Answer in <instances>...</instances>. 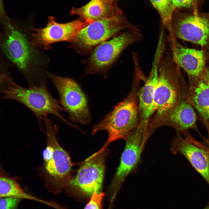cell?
Masks as SVG:
<instances>
[{
  "label": "cell",
  "instance_id": "484cf974",
  "mask_svg": "<svg viewBox=\"0 0 209 209\" xmlns=\"http://www.w3.org/2000/svg\"><path fill=\"white\" fill-rule=\"evenodd\" d=\"M203 209H209V203L207 206Z\"/></svg>",
  "mask_w": 209,
  "mask_h": 209
},
{
  "label": "cell",
  "instance_id": "52a82bcc",
  "mask_svg": "<svg viewBox=\"0 0 209 209\" xmlns=\"http://www.w3.org/2000/svg\"><path fill=\"white\" fill-rule=\"evenodd\" d=\"M59 95L61 104L74 122L86 125L91 120L88 100L80 85L74 80L47 73Z\"/></svg>",
  "mask_w": 209,
  "mask_h": 209
},
{
  "label": "cell",
  "instance_id": "e0dca14e",
  "mask_svg": "<svg viewBox=\"0 0 209 209\" xmlns=\"http://www.w3.org/2000/svg\"><path fill=\"white\" fill-rule=\"evenodd\" d=\"M122 12L117 6L100 0H91L79 8H73L71 14L92 21L122 15Z\"/></svg>",
  "mask_w": 209,
  "mask_h": 209
},
{
  "label": "cell",
  "instance_id": "7c38bea8",
  "mask_svg": "<svg viewBox=\"0 0 209 209\" xmlns=\"http://www.w3.org/2000/svg\"><path fill=\"white\" fill-rule=\"evenodd\" d=\"M169 34L209 49V17L196 14H173Z\"/></svg>",
  "mask_w": 209,
  "mask_h": 209
},
{
  "label": "cell",
  "instance_id": "6da1fadb",
  "mask_svg": "<svg viewBox=\"0 0 209 209\" xmlns=\"http://www.w3.org/2000/svg\"><path fill=\"white\" fill-rule=\"evenodd\" d=\"M0 91L5 99L17 101L28 108L34 114L42 129L44 118L52 115L70 125H75L61 114L65 111L60 100L53 98L46 85L23 87L9 75L3 73L0 77Z\"/></svg>",
  "mask_w": 209,
  "mask_h": 209
},
{
  "label": "cell",
  "instance_id": "4316f807",
  "mask_svg": "<svg viewBox=\"0 0 209 209\" xmlns=\"http://www.w3.org/2000/svg\"><path fill=\"white\" fill-rule=\"evenodd\" d=\"M168 1L171 3L172 4V0H167Z\"/></svg>",
  "mask_w": 209,
  "mask_h": 209
},
{
  "label": "cell",
  "instance_id": "cb8c5ba5",
  "mask_svg": "<svg viewBox=\"0 0 209 209\" xmlns=\"http://www.w3.org/2000/svg\"><path fill=\"white\" fill-rule=\"evenodd\" d=\"M104 2L114 5H117V0H100Z\"/></svg>",
  "mask_w": 209,
  "mask_h": 209
},
{
  "label": "cell",
  "instance_id": "ffe728a7",
  "mask_svg": "<svg viewBox=\"0 0 209 209\" xmlns=\"http://www.w3.org/2000/svg\"><path fill=\"white\" fill-rule=\"evenodd\" d=\"M104 195L102 192L94 193L84 209H102V201Z\"/></svg>",
  "mask_w": 209,
  "mask_h": 209
},
{
  "label": "cell",
  "instance_id": "603a6c76",
  "mask_svg": "<svg viewBox=\"0 0 209 209\" xmlns=\"http://www.w3.org/2000/svg\"><path fill=\"white\" fill-rule=\"evenodd\" d=\"M200 79L205 83L209 85V66L206 67Z\"/></svg>",
  "mask_w": 209,
  "mask_h": 209
},
{
  "label": "cell",
  "instance_id": "30bf717a",
  "mask_svg": "<svg viewBox=\"0 0 209 209\" xmlns=\"http://www.w3.org/2000/svg\"><path fill=\"white\" fill-rule=\"evenodd\" d=\"M150 136L147 130L138 127L125 139V147L120 164L109 187L111 196H116L127 176L137 170L146 143Z\"/></svg>",
  "mask_w": 209,
  "mask_h": 209
},
{
  "label": "cell",
  "instance_id": "ac0fdd59",
  "mask_svg": "<svg viewBox=\"0 0 209 209\" xmlns=\"http://www.w3.org/2000/svg\"><path fill=\"white\" fill-rule=\"evenodd\" d=\"M190 82L186 98L207 126L209 125V85L200 79Z\"/></svg>",
  "mask_w": 209,
  "mask_h": 209
},
{
  "label": "cell",
  "instance_id": "83f0119b",
  "mask_svg": "<svg viewBox=\"0 0 209 209\" xmlns=\"http://www.w3.org/2000/svg\"><path fill=\"white\" fill-rule=\"evenodd\" d=\"M208 17H209V14H208Z\"/></svg>",
  "mask_w": 209,
  "mask_h": 209
},
{
  "label": "cell",
  "instance_id": "d6986e66",
  "mask_svg": "<svg viewBox=\"0 0 209 209\" xmlns=\"http://www.w3.org/2000/svg\"><path fill=\"white\" fill-rule=\"evenodd\" d=\"M161 17L163 27L169 32L173 13L172 4L167 0H150Z\"/></svg>",
  "mask_w": 209,
  "mask_h": 209
},
{
  "label": "cell",
  "instance_id": "5b68a950",
  "mask_svg": "<svg viewBox=\"0 0 209 209\" xmlns=\"http://www.w3.org/2000/svg\"><path fill=\"white\" fill-rule=\"evenodd\" d=\"M1 43L3 52L23 73L29 87L39 86L43 83L45 78L34 67L39 63L35 48L23 33L7 24L3 28Z\"/></svg>",
  "mask_w": 209,
  "mask_h": 209
},
{
  "label": "cell",
  "instance_id": "8fae6325",
  "mask_svg": "<svg viewBox=\"0 0 209 209\" xmlns=\"http://www.w3.org/2000/svg\"><path fill=\"white\" fill-rule=\"evenodd\" d=\"M93 21L79 19L65 23L57 22L50 17L44 28L33 29L30 41L34 48L45 50L51 48L53 43L62 41L74 42L80 31Z\"/></svg>",
  "mask_w": 209,
  "mask_h": 209
},
{
  "label": "cell",
  "instance_id": "8992f818",
  "mask_svg": "<svg viewBox=\"0 0 209 209\" xmlns=\"http://www.w3.org/2000/svg\"><path fill=\"white\" fill-rule=\"evenodd\" d=\"M107 154L106 149L101 148L81 163L76 174L71 177L64 188L68 195L85 201L94 193L102 192Z\"/></svg>",
  "mask_w": 209,
  "mask_h": 209
},
{
  "label": "cell",
  "instance_id": "44dd1931",
  "mask_svg": "<svg viewBox=\"0 0 209 209\" xmlns=\"http://www.w3.org/2000/svg\"><path fill=\"white\" fill-rule=\"evenodd\" d=\"M21 200L13 197L0 198V209H17Z\"/></svg>",
  "mask_w": 209,
  "mask_h": 209
},
{
  "label": "cell",
  "instance_id": "7402d4cb",
  "mask_svg": "<svg viewBox=\"0 0 209 209\" xmlns=\"http://www.w3.org/2000/svg\"><path fill=\"white\" fill-rule=\"evenodd\" d=\"M193 0H172V6L173 12L176 9L180 8H190Z\"/></svg>",
  "mask_w": 209,
  "mask_h": 209
},
{
  "label": "cell",
  "instance_id": "ba28073f",
  "mask_svg": "<svg viewBox=\"0 0 209 209\" xmlns=\"http://www.w3.org/2000/svg\"><path fill=\"white\" fill-rule=\"evenodd\" d=\"M143 38L140 32L127 30L102 42L95 48L89 57L86 74L99 73L105 75L126 48Z\"/></svg>",
  "mask_w": 209,
  "mask_h": 209
},
{
  "label": "cell",
  "instance_id": "2e32d148",
  "mask_svg": "<svg viewBox=\"0 0 209 209\" xmlns=\"http://www.w3.org/2000/svg\"><path fill=\"white\" fill-rule=\"evenodd\" d=\"M159 62L154 60L148 77L138 93V127L148 129L149 121L155 112L154 95L157 81Z\"/></svg>",
  "mask_w": 209,
  "mask_h": 209
},
{
  "label": "cell",
  "instance_id": "277c9868",
  "mask_svg": "<svg viewBox=\"0 0 209 209\" xmlns=\"http://www.w3.org/2000/svg\"><path fill=\"white\" fill-rule=\"evenodd\" d=\"M180 67L166 48L161 56L155 95V112L150 119H157L172 110L183 97V79Z\"/></svg>",
  "mask_w": 209,
  "mask_h": 209
},
{
  "label": "cell",
  "instance_id": "9c48e42d",
  "mask_svg": "<svg viewBox=\"0 0 209 209\" xmlns=\"http://www.w3.org/2000/svg\"><path fill=\"white\" fill-rule=\"evenodd\" d=\"M125 29L140 31L122 15L96 20L81 30L74 43L82 50H90Z\"/></svg>",
  "mask_w": 209,
  "mask_h": 209
},
{
  "label": "cell",
  "instance_id": "4fadbf2b",
  "mask_svg": "<svg viewBox=\"0 0 209 209\" xmlns=\"http://www.w3.org/2000/svg\"><path fill=\"white\" fill-rule=\"evenodd\" d=\"M179 132L173 139L170 149L175 155L180 154L188 160L209 185V149L200 144L187 131Z\"/></svg>",
  "mask_w": 209,
  "mask_h": 209
},
{
  "label": "cell",
  "instance_id": "7a4b0ae2",
  "mask_svg": "<svg viewBox=\"0 0 209 209\" xmlns=\"http://www.w3.org/2000/svg\"><path fill=\"white\" fill-rule=\"evenodd\" d=\"M143 79L140 75L134 74L133 85L127 97L101 121L93 126V135L101 130L106 131L108 133L107 140L102 148L106 149L110 143L117 140L125 139L138 126V93Z\"/></svg>",
  "mask_w": 209,
  "mask_h": 209
},
{
  "label": "cell",
  "instance_id": "d4e9b609",
  "mask_svg": "<svg viewBox=\"0 0 209 209\" xmlns=\"http://www.w3.org/2000/svg\"><path fill=\"white\" fill-rule=\"evenodd\" d=\"M208 133V138L206 140V142L207 143V147L209 149V125L206 126Z\"/></svg>",
  "mask_w": 209,
  "mask_h": 209
},
{
  "label": "cell",
  "instance_id": "5bb4252c",
  "mask_svg": "<svg viewBox=\"0 0 209 209\" xmlns=\"http://www.w3.org/2000/svg\"><path fill=\"white\" fill-rule=\"evenodd\" d=\"M167 38L174 60L187 73L189 80L200 79L206 68L205 51L183 46L172 35Z\"/></svg>",
  "mask_w": 209,
  "mask_h": 209
},
{
  "label": "cell",
  "instance_id": "3957f363",
  "mask_svg": "<svg viewBox=\"0 0 209 209\" xmlns=\"http://www.w3.org/2000/svg\"><path fill=\"white\" fill-rule=\"evenodd\" d=\"M44 123L47 145L43 152L42 175L48 191L57 194L64 189L71 177V162L69 154L58 141L56 125L48 117L44 119Z\"/></svg>",
  "mask_w": 209,
  "mask_h": 209
},
{
  "label": "cell",
  "instance_id": "9a60e30c",
  "mask_svg": "<svg viewBox=\"0 0 209 209\" xmlns=\"http://www.w3.org/2000/svg\"><path fill=\"white\" fill-rule=\"evenodd\" d=\"M183 97L178 104L166 114L154 120H150L148 130L151 135L160 127L168 126L177 132L182 133L192 129L199 132L196 125L197 116L193 107Z\"/></svg>",
  "mask_w": 209,
  "mask_h": 209
}]
</instances>
